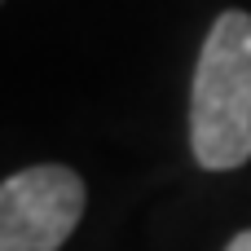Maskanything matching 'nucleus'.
Returning <instances> with one entry per match:
<instances>
[{
  "instance_id": "3",
  "label": "nucleus",
  "mask_w": 251,
  "mask_h": 251,
  "mask_svg": "<svg viewBox=\"0 0 251 251\" xmlns=\"http://www.w3.org/2000/svg\"><path fill=\"white\" fill-rule=\"evenodd\" d=\"M225 251H251V229H243L238 238H229V247Z\"/></svg>"
},
{
  "instance_id": "1",
  "label": "nucleus",
  "mask_w": 251,
  "mask_h": 251,
  "mask_svg": "<svg viewBox=\"0 0 251 251\" xmlns=\"http://www.w3.org/2000/svg\"><path fill=\"white\" fill-rule=\"evenodd\" d=\"M190 150L207 172H234L251 159V13L225 9L190 84Z\"/></svg>"
},
{
  "instance_id": "2",
  "label": "nucleus",
  "mask_w": 251,
  "mask_h": 251,
  "mask_svg": "<svg viewBox=\"0 0 251 251\" xmlns=\"http://www.w3.org/2000/svg\"><path fill=\"white\" fill-rule=\"evenodd\" d=\"M84 181L66 163H35L0 185V251H57L84 216Z\"/></svg>"
}]
</instances>
